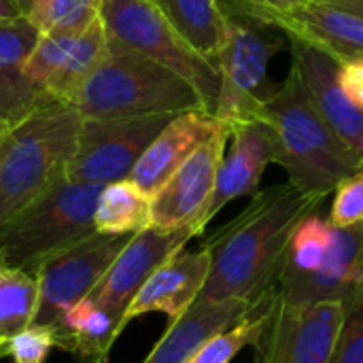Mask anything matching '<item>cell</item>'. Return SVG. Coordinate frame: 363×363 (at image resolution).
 <instances>
[{
	"instance_id": "1",
	"label": "cell",
	"mask_w": 363,
	"mask_h": 363,
	"mask_svg": "<svg viewBox=\"0 0 363 363\" xmlns=\"http://www.w3.org/2000/svg\"><path fill=\"white\" fill-rule=\"evenodd\" d=\"M321 202L289 181L257 191L240 215L204 242L211 272L198 302H255L270 291L296 225Z\"/></svg>"
},
{
	"instance_id": "2",
	"label": "cell",
	"mask_w": 363,
	"mask_h": 363,
	"mask_svg": "<svg viewBox=\"0 0 363 363\" xmlns=\"http://www.w3.org/2000/svg\"><path fill=\"white\" fill-rule=\"evenodd\" d=\"M259 119L272 130L274 164L287 172L296 189L308 196L323 200L363 166L321 117L294 68L266 102Z\"/></svg>"
},
{
	"instance_id": "3",
	"label": "cell",
	"mask_w": 363,
	"mask_h": 363,
	"mask_svg": "<svg viewBox=\"0 0 363 363\" xmlns=\"http://www.w3.org/2000/svg\"><path fill=\"white\" fill-rule=\"evenodd\" d=\"M81 121L74 106L47 98L6 132L0 147V232L68 179Z\"/></svg>"
},
{
	"instance_id": "4",
	"label": "cell",
	"mask_w": 363,
	"mask_h": 363,
	"mask_svg": "<svg viewBox=\"0 0 363 363\" xmlns=\"http://www.w3.org/2000/svg\"><path fill=\"white\" fill-rule=\"evenodd\" d=\"M70 106L81 119L181 115L204 108L200 94L185 79L111 38L106 55Z\"/></svg>"
},
{
	"instance_id": "5",
	"label": "cell",
	"mask_w": 363,
	"mask_h": 363,
	"mask_svg": "<svg viewBox=\"0 0 363 363\" xmlns=\"http://www.w3.org/2000/svg\"><path fill=\"white\" fill-rule=\"evenodd\" d=\"M104 185L66 179L0 232V264L36 274L66 249L96 234V204Z\"/></svg>"
},
{
	"instance_id": "6",
	"label": "cell",
	"mask_w": 363,
	"mask_h": 363,
	"mask_svg": "<svg viewBox=\"0 0 363 363\" xmlns=\"http://www.w3.org/2000/svg\"><path fill=\"white\" fill-rule=\"evenodd\" d=\"M102 21L113 43L185 79L213 115L221 87L217 64L198 53L151 0H104Z\"/></svg>"
},
{
	"instance_id": "7",
	"label": "cell",
	"mask_w": 363,
	"mask_h": 363,
	"mask_svg": "<svg viewBox=\"0 0 363 363\" xmlns=\"http://www.w3.org/2000/svg\"><path fill=\"white\" fill-rule=\"evenodd\" d=\"M281 45V38L264 32V26L230 15L228 38L217 57L221 87L213 108V117L228 134L238 125L257 121L266 102L277 94L279 87L272 85L268 66Z\"/></svg>"
},
{
	"instance_id": "8",
	"label": "cell",
	"mask_w": 363,
	"mask_h": 363,
	"mask_svg": "<svg viewBox=\"0 0 363 363\" xmlns=\"http://www.w3.org/2000/svg\"><path fill=\"white\" fill-rule=\"evenodd\" d=\"M172 117L177 115L83 119L68 179L94 185L130 179L147 147Z\"/></svg>"
},
{
	"instance_id": "9",
	"label": "cell",
	"mask_w": 363,
	"mask_h": 363,
	"mask_svg": "<svg viewBox=\"0 0 363 363\" xmlns=\"http://www.w3.org/2000/svg\"><path fill=\"white\" fill-rule=\"evenodd\" d=\"M347 306L340 302L274 306L255 345L257 363H330L340 340Z\"/></svg>"
},
{
	"instance_id": "10",
	"label": "cell",
	"mask_w": 363,
	"mask_h": 363,
	"mask_svg": "<svg viewBox=\"0 0 363 363\" xmlns=\"http://www.w3.org/2000/svg\"><path fill=\"white\" fill-rule=\"evenodd\" d=\"M132 236H108L96 232L81 245H74L45 262L36 272L38 306L32 325L53 328L77 302L89 298Z\"/></svg>"
},
{
	"instance_id": "11",
	"label": "cell",
	"mask_w": 363,
	"mask_h": 363,
	"mask_svg": "<svg viewBox=\"0 0 363 363\" xmlns=\"http://www.w3.org/2000/svg\"><path fill=\"white\" fill-rule=\"evenodd\" d=\"M236 17L279 30L289 43L313 47L338 64L363 57V17L328 0H302L287 6H255Z\"/></svg>"
},
{
	"instance_id": "12",
	"label": "cell",
	"mask_w": 363,
	"mask_h": 363,
	"mask_svg": "<svg viewBox=\"0 0 363 363\" xmlns=\"http://www.w3.org/2000/svg\"><path fill=\"white\" fill-rule=\"evenodd\" d=\"M106 51L108 34L102 19L79 32L40 34L23 77L45 96L72 104Z\"/></svg>"
},
{
	"instance_id": "13",
	"label": "cell",
	"mask_w": 363,
	"mask_h": 363,
	"mask_svg": "<svg viewBox=\"0 0 363 363\" xmlns=\"http://www.w3.org/2000/svg\"><path fill=\"white\" fill-rule=\"evenodd\" d=\"M228 130L204 143L151 198V228L164 232H204V213L215 191L217 172L228 147Z\"/></svg>"
},
{
	"instance_id": "14",
	"label": "cell",
	"mask_w": 363,
	"mask_h": 363,
	"mask_svg": "<svg viewBox=\"0 0 363 363\" xmlns=\"http://www.w3.org/2000/svg\"><path fill=\"white\" fill-rule=\"evenodd\" d=\"M194 236L196 234L191 230L164 232L157 228H147L134 234L100 283L94 287L89 300L106 311L123 332V317L136 294L143 289L149 277L177 251L185 249Z\"/></svg>"
},
{
	"instance_id": "15",
	"label": "cell",
	"mask_w": 363,
	"mask_h": 363,
	"mask_svg": "<svg viewBox=\"0 0 363 363\" xmlns=\"http://www.w3.org/2000/svg\"><path fill=\"white\" fill-rule=\"evenodd\" d=\"M272 294L283 304L340 302L349 311L363 294V225L336 228L323 266L304 277H277Z\"/></svg>"
},
{
	"instance_id": "16",
	"label": "cell",
	"mask_w": 363,
	"mask_h": 363,
	"mask_svg": "<svg viewBox=\"0 0 363 363\" xmlns=\"http://www.w3.org/2000/svg\"><path fill=\"white\" fill-rule=\"evenodd\" d=\"M221 130L225 128L204 108L187 111L172 117L147 147V151L134 166L130 181L149 198H153L162 189V185Z\"/></svg>"
},
{
	"instance_id": "17",
	"label": "cell",
	"mask_w": 363,
	"mask_h": 363,
	"mask_svg": "<svg viewBox=\"0 0 363 363\" xmlns=\"http://www.w3.org/2000/svg\"><path fill=\"white\" fill-rule=\"evenodd\" d=\"M208 272L211 253L204 247L198 251H177L149 277V281L136 294L123 317V325L147 313H162L170 321H177L198 302Z\"/></svg>"
},
{
	"instance_id": "18",
	"label": "cell",
	"mask_w": 363,
	"mask_h": 363,
	"mask_svg": "<svg viewBox=\"0 0 363 363\" xmlns=\"http://www.w3.org/2000/svg\"><path fill=\"white\" fill-rule=\"evenodd\" d=\"M338 66L330 55L302 43H291V68L300 74L313 104L340 140L363 162V111L342 91Z\"/></svg>"
},
{
	"instance_id": "19",
	"label": "cell",
	"mask_w": 363,
	"mask_h": 363,
	"mask_svg": "<svg viewBox=\"0 0 363 363\" xmlns=\"http://www.w3.org/2000/svg\"><path fill=\"white\" fill-rule=\"evenodd\" d=\"M230 149L217 172L213 198L204 213V225L232 200L255 196L268 164L274 162V136L262 119L230 130Z\"/></svg>"
},
{
	"instance_id": "20",
	"label": "cell",
	"mask_w": 363,
	"mask_h": 363,
	"mask_svg": "<svg viewBox=\"0 0 363 363\" xmlns=\"http://www.w3.org/2000/svg\"><path fill=\"white\" fill-rule=\"evenodd\" d=\"M255 302H196L183 317L170 321L164 336L143 363H187L191 355L213 336L245 319Z\"/></svg>"
},
{
	"instance_id": "21",
	"label": "cell",
	"mask_w": 363,
	"mask_h": 363,
	"mask_svg": "<svg viewBox=\"0 0 363 363\" xmlns=\"http://www.w3.org/2000/svg\"><path fill=\"white\" fill-rule=\"evenodd\" d=\"M55 349L74 355L81 363H106L119 338V323L89 298L77 302L53 328Z\"/></svg>"
},
{
	"instance_id": "22",
	"label": "cell",
	"mask_w": 363,
	"mask_h": 363,
	"mask_svg": "<svg viewBox=\"0 0 363 363\" xmlns=\"http://www.w3.org/2000/svg\"><path fill=\"white\" fill-rule=\"evenodd\" d=\"M177 32L206 60L217 57L228 38L230 15L221 0H151Z\"/></svg>"
},
{
	"instance_id": "23",
	"label": "cell",
	"mask_w": 363,
	"mask_h": 363,
	"mask_svg": "<svg viewBox=\"0 0 363 363\" xmlns=\"http://www.w3.org/2000/svg\"><path fill=\"white\" fill-rule=\"evenodd\" d=\"M94 223L98 234H138L151 228V198L130 179L104 185L96 204Z\"/></svg>"
},
{
	"instance_id": "24",
	"label": "cell",
	"mask_w": 363,
	"mask_h": 363,
	"mask_svg": "<svg viewBox=\"0 0 363 363\" xmlns=\"http://www.w3.org/2000/svg\"><path fill=\"white\" fill-rule=\"evenodd\" d=\"M272 306H274V294L270 289L257 300L255 308L245 319H240L238 323L230 325L228 330L206 340L187 363H232L245 347L257 345V340L262 338L268 325Z\"/></svg>"
},
{
	"instance_id": "25",
	"label": "cell",
	"mask_w": 363,
	"mask_h": 363,
	"mask_svg": "<svg viewBox=\"0 0 363 363\" xmlns=\"http://www.w3.org/2000/svg\"><path fill=\"white\" fill-rule=\"evenodd\" d=\"M334 232L336 228L319 217L317 213L304 217L287 245L285 257L281 262V270L277 277H304V274H313L317 272L330 249H332V240H334ZM277 281V279H274Z\"/></svg>"
},
{
	"instance_id": "26",
	"label": "cell",
	"mask_w": 363,
	"mask_h": 363,
	"mask_svg": "<svg viewBox=\"0 0 363 363\" xmlns=\"http://www.w3.org/2000/svg\"><path fill=\"white\" fill-rule=\"evenodd\" d=\"M38 306V277L0 264V338L28 330Z\"/></svg>"
},
{
	"instance_id": "27",
	"label": "cell",
	"mask_w": 363,
	"mask_h": 363,
	"mask_svg": "<svg viewBox=\"0 0 363 363\" xmlns=\"http://www.w3.org/2000/svg\"><path fill=\"white\" fill-rule=\"evenodd\" d=\"M104 0H34L30 19L43 32H79L102 19Z\"/></svg>"
},
{
	"instance_id": "28",
	"label": "cell",
	"mask_w": 363,
	"mask_h": 363,
	"mask_svg": "<svg viewBox=\"0 0 363 363\" xmlns=\"http://www.w3.org/2000/svg\"><path fill=\"white\" fill-rule=\"evenodd\" d=\"M40 30L30 17L0 21V74L23 77V66L40 40Z\"/></svg>"
},
{
	"instance_id": "29",
	"label": "cell",
	"mask_w": 363,
	"mask_h": 363,
	"mask_svg": "<svg viewBox=\"0 0 363 363\" xmlns=\"http://www.w3.org/2000/svg\"><path fill=\"white\" fill-rule=\"evenodd\" d=\"M49 96L38 91L26 77L0 74V128L11 130L38 108Z\"/></svg>"
},
{
	"instance_id": "30",
	"label": "cell",
	"mask_w": 363,
	"mask_h": 363,
	"mask_svg": "<svg viewBox=\"0 0 363 363\" xmlns=\"http://www.w3.org/2000/svg\"><path fill=\"white\" fill-rule=\"evenodd\" d=\"M328 221L338 230L363 225V166L336 187Z\"/></svg>"
},
{
	"instance_id": "31",
	"label": "cell",
	"mask_w": 363,
	"mask_h": 363,
	"mask_svg": "<svg viewBox=\"0 0 363 363\" xmlns=\"http://www.w3.org/2000/svg\"><path fill=\"white\" fill-rule=\"evenodd\" d=\"M53 349V332L43 325H30L13 338H0V359L11 357L13 363H45Z\"/></svg>"
},
{
	"instance_id": "32",
	"label": "cell",
	"mask_w": 363,
	"mask_h": 363,
	"mask_svg": "<svg viewBox=\"0 0 363 363\" xmlns=\"http://www.w3.org/2000/svg\"><path fill=\"white\" fill-rule=\"evenodd\" d=\"M330 363H363V294L349 308L340 340Z\"/></svg>"
},
{
	"instance_id": "33",
	"label": "cell",
	"mask_w": 363,
	"mask_h": 363,
	"mask_svg": "<svg viewBox=\"0 0 363 363\" xmlns=\"http://www.w3.org/2000/svg\"><path fill=\"white\" fill-rule=\"evenodd\" d=\"M338 83L349 100L363 111V57L349 60L338 66Z\"/></svg>"
},
{
	"instance_id": "34",
	"label": "cell",
	"mask_w": 363,
	"mask_h": 363,
	"mask_svg": "<svg viewBox=\"0 0 363 363\" xmlns=\"http://www.w3.org/2000/svg\"><path fill=\"white\" fill-rule=\"evenodd\" d=\"M221 2L230 15H240L255 6H287V4L302 2V0H221Z\"/></svg>"
},
{
	"instance_id": "35",
	"label": "cell",
	"mask_w": 363,
	"mask_h": 363,
	"mask_svg": "<svg viewBox=\"0 0 363 363\" xmlns=\"http://www.w3.org/2000/svg\"><path fill=\"white\" fill-rule=\"evenodd\" d=\"M15 17H23V15L17 11V6L11 0H0V21L15 19Z\"/></svg>"
},
{
	"instance_id": "36",
	"label": "cell",
	"mask_w": 363,
	"mask_h": 363,
	"mask_svg": "<svg viewBox=\"0 0 363 363\" xmlns=\"http://www.w3.org/2000/svg\"><path fill=\"white\" fill-rule=\"evenodd\" d=\"M328 2H332V4H336L340 9H347V11L363 17V0H328Z\"/></svg>"
},
{
	"instance_id": "37",
	"label": "cell",
	"mask_w": 363,
	"mask_h": 363,
	"mask_svg": "<svg viewBox=\"0 0 363 363\" xmlns=\"http://www.w3.org/2000/svg\"><path fill=\"white\" fill-rule=\"evenodd\" d=\"M15 6H17V11L23 15V17H30V13H32V9H34V0H11Z\"/></svg>"
},
{
	"instance_id": "38",
	"label": "cell",
	"mask_w": 363,
	"mask_h": 363,
	"mask_svg": "<svg viewBox=\"0 0 363 363\" xmlns=\"http://www.w3.org/2000/svg\"><path fill=\"white\" fill-rule=\"evenodd\" d=\"M6 132H9V130H2V128H0V147H2V140H4V136H6Z\"/></svg>"
}]
</instances>
